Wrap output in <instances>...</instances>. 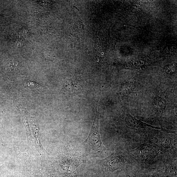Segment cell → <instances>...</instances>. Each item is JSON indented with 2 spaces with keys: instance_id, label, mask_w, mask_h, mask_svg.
<instances>
[{
  "instance_id": "1",
  "label": "cell",
  "mask_w": 177,
  "mask_h": 177,
  "mask_svg": "<svg viewBox=\"0 0 177 177\" xmlns=\"http://www.w3.org/2000/svg\"><path fill=\"white\" fill-rule=\"evenodd\" d=\"M99 112L96 110V116L88 137L83 142L86 149L91 153L99 155L107 151L101 140L99 130Z\"/></svg>"
},
{
  "instance_id": "2",
  "label": "cell",
  "mask_w": 177,
  "mask_h": 177,
  "mask_svg": "<svg viewBox=\"0 0 177 177\" xmlns=\"http://www.w3.org/2000/svg\"><path fill=\"white\" fill-rule=\"evenodd\" d=\"M131 153L135 160L148 164H152L157 157L163 154L159 148L149 142L140 145Z\"/></svg>"
},
{
  "instance_id": "3",
  "label": "cell",
  "mask_w": 177,
  "mask_h": 177,
  "mask_svg": "<svg viewBox=\"0 0 177 177\" xmlns=\"http://www.w3.org/2000/svg\"><path fill=\"white\" fill-rule=\"evenodd\" d=\"M123 120L124 125L126 128L134 132L143 135L147 138L149 134L147 131L148 127L163 130L145 123L136 119L128 113H125L124 115Z\"/></svg>"
},
{
  "instance_id": "4",
  "label": "cell",
  "mask_w": 177,
  "mask_h": 177,
  "mask_svg": "<svg viewBox=\"0 0 177 177\" xmlns=\"http://www.w3.org/2000/svg\"><path fill=\"white\" fill-rule=\"evenodd\" d=\"M102 162L107 170L112 172L120 169L128 161L123 154L113 153L104 159Z\"/></svg>"
},
{
  "instance_id": "5",
  "label": "cell",
  "mask_w": 177,
  "mask_h": 177,
  "mask_svg": "<svg viewBox=\"0 0 177 177\" xmlns=\"http://www.w3.org/2000/svg\"><path fill=\"white\" fill-rule=\"evenodd\" d=\"M150 142L157 147H160L166 149H175L176 139L166 135H148Z\"/></svg>"
},
{
  "instance_id": "6",
  "label": "cell",
  "mask_w": 177,
  "mask_h": 177,
  "mask_svg": "<svg viewBox=\"0 0 177 177\" xmlns=\"http://www.w3.org/2000/svg\"><path fill=\"white\" fill-rule=\"evenodd\" d=\"M167 105L166 99L163 95L158 94L154 98L152 103V111L154 115L160 116L163 115Z\"/></svg>"
},
{
  "instance_id": "7",
  "label": "cell",
  "mask_w": 177,
  "mask_h": 177,
  "mask_svg": "<svg viewBox=\"0 0 177 177\" xmlns=\"http://www.w3.org/2000/svg\"><path fill=\"white\" fill-rule=\"evenodd\" d=\"M133 79L126 80L120 86L118 96L120 99H124L132 93L135 88V81Z\"/></svg>"
},
{
  "instance_id": "8",
  "label": "cell",
  "mask_w": 177,
  "mask_h": 177,
  "mask_svg": "<svg viewBox=\"0 0 177 177\" xmlns=\"http://www.w3.org/2000/svg\"><path fill=\"white\" fill-rule=\"evenodd\" d=\"M73 11L74 17L71 25L72 30L75 29V31H76L78 29L84 30L85 27L81 20L79 15V10L76 7H74Z\"/></svg>"
},
{
  "instance_id": "9",
  "label": "cell",
  "mask_w": 177,
  "mask_h": 177,
  "mask_svg": "<svg viewBox=\"0 0 177 177\" xmlns=\"http://www.w3.org/2000/svg\"><path fill=\"white\" fill-rule=\"evenodd\" d=\"M148 62L144 59H139L131 63L129 65V67L134 69H142L148 65Z\"/></svg>"
},
{
  "instance_id": "10",
  "label": "cell",
  "mask_w": 177,
  "mask_h": 177,
  "mask_svg": "<svg viewBox=\"0 0 177 177\" xmlns=\"http://www.w3.org/2000/svg\"><path fill=\"white\" fill-rule=\"evenodd\" d=\"M44 57L46 60L49 61H53L55 59V55L51 51L46 50L43 53Z\"/></svg>"
},
{
  "instance_id": "11",
  "label": "cell",
  "mask_w": 177,
  "mask_h": 177,
  "mask_svg": "<svg viewBox=\"0 0 177 177\" xmlns=\"http://www.w3.org/2000/svg\"><path fill=\"white\" fill-rule=\"evenodd\" d=\"M176 67L173 65L166 67L164 70L165 73L166 75L174 74L176 72Z\"/></svg>"
},
{
  "instance_id": "12",
  "label": "cell",
  "mask_w": 177,
  "mask_h": 177,
  "mask_svg": "<svg viewBox=\"0 0 177 177\" xmlns=\"http://www.w3.org/2000/svg\"><path fill=\"white\" fill-rule=\"evenodd\" d=\"M24 86L25 87L30 88H35L39 87V84L34 82L29 81L24 84Z\"/></svg>"
}]
</instances>
